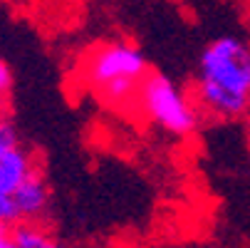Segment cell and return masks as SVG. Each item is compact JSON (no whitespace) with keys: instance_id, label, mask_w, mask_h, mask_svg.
<instances>
[{"instance_id":"obj_4","label":"cell","mask_w":250,"mask_h":248,"mask_svg":"<svg viewBox=\"0 0 250 248\" xmlns=\"http://www.w3.org/2000/svg\"><path fill=\"white\" fill-rule=\"evenodd\" d=\"M13 203H15L20 221H27V224L42 221V216L47 214V206H50V184H47V176L40 164L13 191Z\"/></svg>"},{"instance_id":"obj_5","label":"cell","mask_w":250,"mask_h":248,"mask_svg":"<svg viewBox=\"0 0 250 248\" xmlns=\"http://www.w3.org/2000/svg\"><path fill=\"white\" fill-rule=\"evenodd\" d=\"M40 161L25 147H13L5 154H0V196H13L20 181L38 166Z\"/></svg>"},{"instance_id":"obj_12","label":"cell","mask_w":250,"mask_h":248,"mask_svg":"<svg viewBox=\"0 0 250 248\" xmlns=\"http://www.w3.org/2000/svg\"><path fill=\"white\" fill-rule=\"evenodd\" d=\"M245 8H248V15H250V0H245Z\"/></svg>"},{"instance_id":"obj_9","label":"cell","mask_w":250,"mask_h":248,"mask_svg":"<svg viewBox=\"0 0 250 248\" xmlns=\"http://www.w3.org/2000/svg\"><path fill=\"white\" fill-rule=\"evenodd\" d=\"M10 85H13V75H10V67L0 60V94L3 97H8V92H10Z\"/></svg>"},{"instance_id":"obj_6","label":"cell","mask_w":250,"mask_h":248,"mask_svg":"<svg viewBox=\"0 0 250 248\" xmlns=\"http://www.w3.org/2000/svg\"><path fill=\"white\" fill-rule=\"evenodd\" d=\"M18 246L20 248H64L42 224H27V221H20L18 226L10 228Z\"/></svg>"},{"instance_id":"obj_1","label":"cell","mask_w":250,"mask_h":248,"mask_svg":"<svg viewBox=\"0 0 250 248\" xmlns=\"http://www.w3.org/2000/svg\"><path fill=\"white\" fill-rule=\"evenodd\" d=\"M191 97L203 119H243L250 99V43L235 35H221L198 57Z\"/></svg>"},{"instance_id":"obj_7","label":"cell","mask_w":250,"mask_h":248,"mask_svg":"<svg viewBox=\"0 0 250 248\" xmlns=\"http://www.w3.org/2000/svg\"><path fill=\"white\" fill-rule=\"evenodd\" d=\"M20 144V136H18V129L10 119V114H0V154H5L8 149L18 147Z\"/></svg>"},{"instance_id":"obj_8","label":"cell","mask_w":250,"mask_h":248,"mask_svg":"<svg viewBox=\"0 0 250 248\" xmlns=\"http://www.w3.org/2000/svg\"><path fill=\"white\" fill-rule=\"evenodd\" d=\"M18 224H20V219H18L13 196H0V226H3V228H13Z\"/></svg>"},{"instance_id":"obj_13","label":"cell","mask_w":250,"mask_h":248,"mask_svg":"<svg viewBox=\"0 0 250 248\" xmlns=\"http://www.w3.org/2000/svg\"><path fill=\"white\" fill-rule=\"evenodd\" d=\"M0 231H5V228H3V226H0Z\"/></svg>"},{"instance_id":"obj_10","label":"cell","mask_w":250,"mask_h":248,"mask_svg":"<svg viewBox=\"0 0 250 248\" xmlns=\"http://www.w3.org/2000/svg\"><path fill=\"white\" fill-rule=\"evenodd\" d=\"M0 248H20L10 228H5V231H0Z\"/></svg>"},{"instance_id":"obj_2","label":"cell","mask_w":250,"mask_h":248,"mask_svg":"<svg viewBox=\"0 0 250 248\" xmlns=\"http://www.w3.org/2000/svg\"><path fill=\"white\" fill-rule=\"evenodd\" d=\"M146 72L149 60L144 57L141 47L126 40L92 45L77 65L80 82L112 110L134 107L139 85Z\"/></svg>"},{"instance_id":"obj_3","label":"cell","mask_w":250,"mask_h":248,"mask_svg":"<svg viewBox=\"0 0 250 248\" xmlns=\"http://www.w3.org/2000/svg\"><path fill=\"white\" fill-rule=\"evenodd\" d=\"M134 110L149 124L173 136H191L203 124V114L196 107L191 92L151 69L139 85Z\"/></svg>"},{"instance_id":"obj_11","label":"cell","mask_w":250,"mask_h":248,"mask_svg":"<svg viewBox=\"0 0 250 248\" xmlns=\"http://www.w3.org/2000/svg\"><path fill=\"white\" fill-rule=\"evenodd\" d=\"M8 112V97L0 94V114H5Z\"/></svg>"}]
</instances>
